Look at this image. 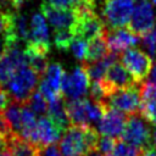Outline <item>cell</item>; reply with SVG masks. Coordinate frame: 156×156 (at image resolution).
<instances>
[{"label":"cell","mask_w":156,"mask_h":156,"mask_svg":"<svg viewBox=\"0 0 156 156\" xmlns=\"http://www.w3.org/2000/svg\"><path fill=\"white\" fill-rule=\"evenodd\" d=\"M107 108L117 110L122 113L134 115L140 112V91L138 85L115 90L104 101Z\"/></svg>","instance_id":"5b68a950"},{"label":"cell","mask_w":156,"mask_h":156,"mask_svg":"<svg viewBox=\"0 0 156 156\" xmlns=\"http://www.w3.org/2000/svg\"><path fill=\"white\" fill-rule=\"evenodd\" d=\"M87 49H88V40H85L82 37L76 35L73 38V40L71 41V45H69L68 50L73 54V56L77 60L84 62L85 56H87Z\"/></svg>","instance_id":"cb8c5ba5"},{"label":"cell","mask_w":156,"mask_h":156,"mask_svg":"<svg viewBox=\"0 0 156 156\" xmlns=\"http://www.w3.org/2000/svg\"><path fill=\"white\" fill-rule=\"evenodd\" d=\"M141 150L136 146H133L123 140H118L116 141L113 152L115 156H141Z\"/></svg>","instance_id":"484cf974"},{"label":"cell","mask_w":156,"mask_h":156,"mask_svg":"<svg viewBox=\"0 0 156 156\" xmlns=\"http://www.w3.org/2000/svg\"><path fill=\"white\" fill-rule=\"evenodd\" d=\"M155 12L152 1L150 0H135L134 10L130 16V20L127 24V28L140 37L152 28H155Z\"/></svg>","instance_id":"ba28073f"},{"label":"cell","mask_w":156,"mask_h":156,"mask_svg":"<svg viewBox=\"0 0 156 156\" xmlns=\"http://www.w3.org/2000/svg\"><path fill=\"white\" fill-rule=\"evenodd\" d=\"M63 132L65 130L49 116H41L37 121V126L28 140L38 147H44L55 144L61 138Z\"/></svg>","instance_id":"8fae6325"},{"label":"cell","mask_w":156,"mask_h":156,"mask_svg":"<svg viewBox=\"0 0 156 156\" xmlns=\"http://www.w3.org/2000/svg\"><path fill=\"white\" fill-rule=\"evenodd\" d=\"M65 77V71L58 62L49 63L46 71L40 78L39 91L48 101H51L62 95L61 87Z\"/></svg>","instance_id":"7c38bea8"},{"label":"cell","mask_w":156,"mask_h":156,"mask_svg":"<svg viewBox=\"0 0 156 156\" xmlns=\"http://www.w3.org/2000/svg\"><path fill=\"white\" fill-rule=\"evenodd\" d=\"M150 132V122L146 121L140 112L129 115V117L127 118L124 130L122 133V140L133 146L143 149L149 144Z\"/></svg>","instance_id":"8992f818"},{"label":"cell","mask_w":156,"mask_h":156,"mask_svg":"<svg viewBox=\"0 0 156 156\" xmlns=\"http://www.w3.org/2000/svg\"><path fill=\"white\" fill-rule=\"evenodd\" d=\"M99 133L90 126H69L60 138L58 149L63 156H85L96 147Z\"/></svg>","instance_id":"6da1fadb"},{"label":"cell","mask_w":156,"mask_h":156,"mask_svg":"<svg viewBox=\"0 0 156 156\" xmlns=\"http://www.w3.org/2000/svg\"><path fill=\"white\" fill-rule=\"evenodd\" d=\"M135 0H105L102 6V21L107 28L127 27L133 13Z\"/></svg>","instance_id":"277c9868"},{"label":"cell","mask_w":156,"mask_h":156,"mask_svg":"<svg viewBox=\"0 0 156 156\" xmlns=\"http://www.w3.org/2000/svg\"><path fill=\"white\" fill-rule=\"evenodd\" d=\"M126 123H127V117L124 116V113L113 108H107L102 118L98 122L96 130L99 134L104 136H110L115 139L122 135Z\"/></svg>","instance_id":"9a60e30c"},{"label":"cell","mask_w":156,"mask_h":156,"mask_svg":"<svg viewBox=\"0 0 156 156\" xmlns=\"http://www.w3.org/2000/svg\"><path fill=\"white\" fill-rule=\"evenodd\" d=\"M11 102H12V99L10 94L2 85H0V113H2Z\"/></svg>","instance_id":"f546056e"},{"label":"cell","mask_w":156,"mask_h":156,"mask_svg":"<svg viewBox=\"0 0 156 156\" xmlns=\"http://www.w3.org/2000/svg\"><path fill=\"white\" fill-rule=\"evenodd\" d=\"M7 149V135L0 132V154Z\"/></svg>","instance_id":"d6a6232c"},{"label":"cell","mask_w":156,"mask_h":156,"mask_svg":"<svg viewBox=\"0 0 156 156\" xmlns=\"http://www.w3.org/2000/svg\"><path fill=\"white\" fill-rule=\"evenodd\" d=\"M141 156H156V149L150 146V145H147V146L143 147Z\"/></svg>","instance_id":"4dcf8cb0"},{"label":"cell","mask_w":156,"mask_h":156,"mask_svg":"<svg viewBox=\"0 0 156 156\" xmlns=\"http://www.w3.org/2000/svg\"><path fill=\"white\" fill-rule=\"evenodd\" d=\"M150 146L155 147L156 149V126H154L151 128V132H150V139H149V144Z\"/></svg>","instance_id":"1f68e13d"},{"label":"cell","mask_w":156,"mask_h":156,"mask_svg":"<svg viewBox=\"0 0 156 156\" xmlns=\"http://www.w3.org/2000/svg\"><path fill=\"white\" fill-rule=\"evenodd\" d=\"M5 50H6V44H5V40H4V38H2V37H0V57L4 55Z\"/></svg>","instance_id":"e575fe53"},{"label":"cell","mask_w":156,"mask_h":156,"mask_svg":"<svg viewBox=\"0 0 156 156\" xmlns=\"http://www.w3.org/2000/svg\"><path fill=\"white\" fill-rule=\"evenodd\" d=\"M155 5H156V2H155Z\"/></svg>","instance_id":"60d3db41"},{"label":"cell","mask_w":156,"mask_h":156,"mask_svg":"<svg viewBox=\"0 0 156 156\" xmlns=\"http://www.w3.org/2000/svg\"><path fill=\"white\" fill-rule=\"evenodd\" d=\"M116 61H117V54L110 52L102 60L95 62H83V67L85 68V72L91 82H100L105 78L108 67Z\"/></svg>","instance_id":"d6986e66"},{"label":"cell","mask_w":156,"mask_h":156,"mask_svg":"<svg viewBox=\"0 0 156 156\" xmlns=\"http://www.w3.org/2000/svg\"><path fill=\"white\" fill-rule=\"evenodd\" d=\"M39 79V76L28 65H24L16 69L6 83V90L13 101L18 104H26L35 90Z\"/></svg>","instance_id":"3957f363"},{"label":"cell","mask_w":156,"mask_h":156,"mask_svg":"<svg viewBox=\"0 0 156 156\" xmlns=\"http://www.w3.org/2000/svg\"><path fill=\"white\" fill-rule=\"evenodd\" d=\"M139 41L146 54L152 58V61H156V27L147 33L140 35Z\"/></svg>","instance_id":"603a6c76"},{"label":"cell","mask_w":156,"mask_h":156,"mask_svg":"<svg viewBox=\"0 0 156 156\" xmlns=\"http://www.w3.org/2000/svg\"><path fill=\"white\" fill-rule=\"evenodd\" d=\"M105 37H106L107 48L113 54L123 52V51L133 48L139 41L138 35H135L128 28H124V27L115 28V29H110L106 27Z\"/></svg>","instance_id":"2e32d148"},{"label":"cell","mask_w":156,"mask_h":156,"mask_svg":"<svg viewBox=\"0 0 156 156\" xmlns=\"http://www.w3.org/2000/svg\"><path fill=\"white\" fill-rule=\"evenodd\" d=\"M107 107L104 102L93 99H79L66 104L67 117L72 126H90L98 124L102 118Z\"/></svg>","instance_id":"7a4b0ae2"},{"label":"cell","mask_w":156,"mask_h":156,"mask_svg":"<svg viewBox=\"0 0 156 156\" xmlns=\"http://www.w3.org/2000/svg\"><path fill=\"white\" fill-rule=\"evenodd\" d=\"M48 116L56 122L63 130H66L71 123L69 119L67 117V111H66V102H65V98L63 95L48 101Z\"/></svg>","instance_id":"ffe728a7"},{"label":"cell","mask_w":156,"mask_h":156,"mask_svg":"<svg viewBox=\"0 0 156 156\" xmlns=\"http://www.w3.org/2000/svg\"><path fill=\"white\" fill-rule=\"evenodd\" d=\"M150 82L156 84V61L152 62V67L150 71Z\"/></svg>","instance_id":"836d02e7"},{"label":"cell","mask_w":156,"mask_h":156,"mask_svg":"<svg viewBox=\"0 0 156 156\" xmlns=\"http://www.w3.org/2000/svg\"><path fill=\"white\" fill-rule=\"evenodd\" d=\"M50 5L58 7V9H67V10H76L80 5V0H45Z\"/></svg>","instance_id":"83f0119b"},{"label":"cell","mask_w":156,"mask_h":156,"mask_svg":"<svg viewBox=\"0 0 156 156\" xmlns=\"http://www.w3.org/2000/svg\"><path fill=\"white\" fill-rule=\"evenodd\" d=\"M38 156H63L58 149V146H56L55 144L44 146L39 149V155Z\"/></svg>","instance_id":"f1b7e54d"},{"label":"cell","mask_w":156,"mask_h":156,"mask_svg":"<svg viewBox=\"0 0 156 156\" xmlns=\"http://www.w3.org/2000/svg\"><path fill=\"white\" fill-rule=\"evenodd\" d=\"M115 145H116V140L113 138H110V136H99L98 139V143H96V150L102 154V155H107V154H111V151H113L115 149Z\"/></svg>","instance_id":"4316f807"},{"label":"cell","mask_w":156,"mask_h":156,"mask_svg":"<svg viewBox=\"0 0 156 156\" xmlns=\"http://www.w3.org/2000/svg\"><path fill=\"white\" fill-rule=\"evenodd\" d=\"M26 45L48 51L50 50V40H49V29L45 21V17L41 12H37L32 16L29 22V35Z\"/></svg>","instance_id":"5bb4252c"},{"label":"cell","mask_w":156,"mask_h":156,"mask_svg":"<svg viewBox=\"0 0 156 156\" xmlns=\"http://www.w3.org/2000/svg\"><path fill=\"white\" fill-rule=\"evenodd\" d=\"M12 1H13V2H15V4H16L18 7H20V6H21L22 4H24L27 0H12Z\"/></svg>","instance_id":"74e56055"},{"label":"cell","mask_w":156,"mask_h":156,"mask_svg":"<svg viewBox=\"0 0 156 156\" xmlns=\"http://www.w3.org/2000/svg\"><path fill=\"white\" fill-rule=\"evenodd\" d=\"M104 156H115V155H111V154H107V155H104Z\"/></svg>","instance_id":"ab89813d"},{"label":"cell","mask_w":156,"mask_h":156,"mask_svg":"<svg viewBox=\"0 0 156 156\" xmlns=\"http://www.w3.org/2000/svg\"><path fill=\"white\" fill-rule=\"evenodd\" d=\"M108 48H107V43H106V37L105 33L95 37L93 39H90L88 41V49H87V56L84 62H95L99 60H102L104 57H106L110 52H108Z\"/></svg>","instance_id":"44dd1931"},{"label":"cell","mask_w":156,"mask_h":156,"mask_svg":"<svg viewBox=\"0 0 156 156\" xmlns=\"http://www.w3.org/2000/svg\"><path fill=\"white\" fill-rule=\"evenodd\" d=\"M0 156H11V155H10V152H9V150L6 149L5 151H2V152L0 154Z\"/></svg>","instance_id":"f35d334b"},{"label":"cell","mask_w":156,"mask_h":156,"mask_svg":"<svg viewBox=\"0 0 156 156\" xmlns=\"http://www.w3.org/2000/svg\"><path fill=\"white\" fill-rule=\"evenodd\" d=\"M102 83L105 84L108 94H111L115 90L132 88V87L138 85L133 76L129 73V71L123 66L122 62H118V61L113 62L108 67L105 74V78L102 79Z\"/></svg>","instance_id":"4fadbf2b"},{"label":"cell","mask_w":156,"mask_h":156,"mask_svg":"<svg viewBox=\"0 0 156 156\" xmlns=\"http://www.w3.org/2000/svg\"><path fill=\"white\" fill-rule=\"evenodd\" d=\"M89 85V77L82 65L79 67H76L69 74L65 73L61 91L63 98H67L69 101L79 100L85 98Z\"/></svg>","instance_id":"30bf717a"},{"label":"cell","mask_w":156,"mask_h":156,"mask_svg":"<svg viewBox=\"0 0 156 156\" xmlns=\"http://www.w3.org/2000/svg\"><path fill=\"white\" fill-rule=\"evenodd\" d=\"M40 11L54 28V32L69 30L76 35V28L78 24V15L76 10L58 9L50 5L48 1H43L40 5Z\"/></svg>","instance_id":"9c48e42d"},{"label":"cell","mask_w":156,"mask_h":156,"mask_svg":"<svg viewBox=\"0 0 156 156\" xmlns=\"http://www.w3.org/2000/svg\"><path fill=\"white\" fill-rule=\"evenodd\" d=\"M140 91V113L146 121H151L156 115V84L152 82H143Z\"/></svg>","instance_id":"e0dca14e"},{"label":"cell","mask_w":156,"mask_h":156,"mask_svg":"<svg viewBox=\"0 0 156 156\" xmlns=\"http://www.w3.org/2000/svg\"><path fill=\"white\" fill-rule=\"evenodd\" d=\"M26 105L35 113V116L41 117V116H44V113L48 112V101L39 90L33 91V94L27 100Z\"/></svg>","instance_id":"7402d4cb"},{"label":"cell","mask_w":156,"mask_h":156,"mask_svg":"<svg viewBox=\"0 0 156 156\" xmlns=\"http://www.w3.org/2000/svg\"><path fill=\"white\" fill-rule=\"evenodd\" d=\"M39 149L28 139L11 133L7 136V150L11 156H38Z\"/></svg>","instance_id":"ac0fdd59"},{"label":"cell","mask_w":156,"mask_h":156,"mask_svg":"<svg viewBox=\"0 0 156 156\" xmlns=\"http://www.w3.org/2000/svg\"><path fill=\"white\" fill-rule=\"evenodd\" d=\"M80 1H82L83 4L90 6V7H94V9H95V4H96L95 1H96V0H80Z\"/></svg>","instance_id":"d590c367"},{"label":"cell","mask_w":156,"mask_h":156,"mask_svg":"<svg viewBox=\"0 0 156 156\" xmlns=\"http://www.w3.org/2000/svg\"><path fill=\"white\" fill-rule=\"evenodd\" d=\"M74 37H76V35H74L73 32H69V30H57V32H55V34H54V43H55V46H56L58 50L67 51V50L69 49L71 41L73 40Z\"/></svg>","instance_id":"d4e9b609"},{"label":"cell","mask_w":156,"mask_h":156,"mask_svg":"<svg viewBox=\"0 0 156 156\" xmlns=\"http://www.w3.org/2000/svg\"><path fill=\"white\" fill-rule=\"evenodd\" d=\"M122 63L133 76L138 84H141L150 74L152 67V58L143 50L130 48L122 52Z\"/></svg>","instance_id":"52a82bcc"},{"label":"cell","mask_w":156,"mask_h":156,"mask_svg":"<svg viewBox=\"0 0 156 156\" xmlns=\"http://www.w3.org/2000/svg\"><path fill=\"white\" fill-rule=\"evenodd\" d=\"M85 156H102V154H100L96 149H94V150H91V151H89Z\"/></svg>","instance_id":"8d00e7d4"}]
</instances>
